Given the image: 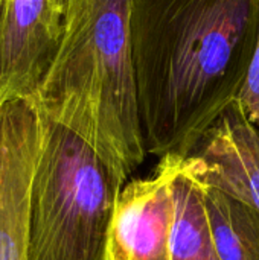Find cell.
<instances>
[{"mask_svg": "<svg viewBox=\"0 0 259 260\" xmlns=\"http://www.w3.org/2000/svg\"><path fill=\"white\" fill-rule=\"evenodd\" d=\"M63 32L64 15L53 0H0V102L37 93Z\"/></svg>", "mask_w": 259, "mask_h": 260, "instance_id": "5", "label": "cell"}, {"mask_svg": "<svg viewBox=\"0 0 259 260\" xmlns=\"http://www.w3.org/2000/svg\"><path fill=\"white\" fill-rule=\"evenodd\" d=\"M31 181L27 260H110V230L127 174L41 108Z\"/></svg>", "mask_w": 259, "mask_h": 260, "instance_id": "3", "label": "cell"}, {"mask_svg": "<svg viewBox=\"0 0 259 260\" xmlns=\"http://www.w3.org/2000/svg\"><path fill=\"white\" fill-rule=\"evenodd\" d=\"M237 101L247 119L259 128V40Z\"/></svg>", "mask_w": 259, "mask_h": 260, "instance_id": "10", "label": "cell"}, {"mask_svg": "<svg viewBox=\"0 0 259 260\" xmlns=\"http://www.w3.org/2000/svg\"><path fill=\"white\" fill-rule=\"evenodd\" d=\"M53 3H55V6L58 8V11L64 15L66 11H67V8L70 6L72 0H53Z\"/></svg>", "mask_w": 259, "mask_h": 260, "instance_id": "11", "label": "cell"}, {"mask_svg": "<svg viewBox=\"0 0 259 260\" xmlns=\"http://www.w3.org/2000/svg\"><path fill=\"white\" fill-rule=\"evenodd\" d=\"M174 158L163 155L148 178L125 184L110 230V260H171Z\"/></svg>", "mask_w": 259, "mask_h": 260, "instance_id": "6", "label": "cell"}, {"mask_svg": "<svg viewBox=\"0 0 259 260\" xmlns=\"http://www.w3.org/2000/svg\"><path fill=\"white\" fill-rule=\"evenodd\" d=\"M202 186L220 260H259L258 210L217 187Z\"/></svg>", "mask_w": 259, "mask_h": 260, "instance_id": "9", "label": "cell"}, {"mask_svg": "<svg viewBox=\"0 0 259 260\" xmlns=\"http://www.w3.org/2000/svg\"><path fill=\"white\" fill-rule=\"evenodd\" d=\"M171 155L174 158V219L169 239L171 260H220L203 186L189 169L183 155Z\"/></svg>", "mask_w": 259, "mask_h": 260, "instance_id": "8", "label": "cell"}, {"mask_svg": "<svg viewBox=\"0 0 259 260\" xmlns=\"http://www.w3.org/2000/svg\"><path fill=\"white\" fill-rule=\"evenodd\" d=\"M130 17L131 0H72L58 53L32 96L127 175L147 155Z\"/></svg>", "mask_w": 259, "mask_h": 260, "instance_id": "2", "label": "cell"}, {"mask_svg": "<svg viewBox=\"0 0 259 260\" xmlns=\"http://www.w3.org/2000/svg\"><path fill=\"white\" fill-rule=\"evenodd\" d=\"M147 154L186 157L237 99L259 40V0H131Z\"/></svg>", "mask_w": 259, "mask_h": 260, "instance_id": "1", "label": "cell"}, {"mask_svg": "<svg viewBox=\"0 0 259 260\" xmlns=\"http://www.w3.org/2000/svg\"><path fill=\"white\" fill-rule=\"evenodd\" d=\"M41 111L32 98L0 102V260L29 257L31 181Z\"/></svg>", "mask_w": 259, "mask_h": 260, "instance_id": "4", "label": "cell"}, {"mask_svg": "<svg viewBox=\"0 0 259 260\" xmlns=\"http://www.w3.org/2000/svg\"><path fill=\"white\" fill-rule=\"evenodd\" d=\"M192 174L259 212V128L234 99L185 157Z\"/></svg>", "mask_w": 259, "mask_h": 260, "instance_id": "7", "label": "cell"}]
</instances>
